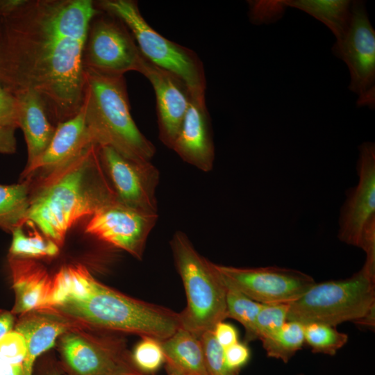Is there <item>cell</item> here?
<instances>
[{"mask_svg":"<svg viewBox=\"0 0 375 375\" xmlns=\"http://www.w3.org/2000/svg\"><path fill=\"white\" fill-rule=\"evenodd\" d=\"M92 0H21L0 15V85L14 97L36 92L54 126L83 104V51Z\"/></svg>","mask_w":375,"mask_h":375,"instance_id":"6da1fadb","label":"cell"},{"mask_svg":"<svg viewBox=\"0 0 375 375\" xmlns=\"http://www.w3.org/2000/svg\"><path fill=\"white\" fill-rule=\"evenodd\" d=\"M41 308L81 327L160 342L182 327L179 312L121 293L97 281L81 264L59 269L53 276L48 301Z\"/></svg>","mask_w":375,"mask_h":375,"instance_id":"7a4b0ae2","label":"cell"},{"mask_svg":"<svg viewBox=\"0 0 375 375\" xmlns=\"http://www.w3.org/2000/svg\"><path fill=\"white\" fill-rule=\"evenodd\" d=\"M28 181L31 192L26 223L36 225L60 248L74 223L116 199L95 144L58 169Z\"/></svg>","mask_w":375,"mask_h":375,"instance_id":"3957f363","label":"cell"},{"mask_svg":"<svg viewBox=\"0 0 375 375\" xmlns=\"http://www.w3.org/2000/svg\"><path fill=\"white\" fill-rule=\"evenodd\" d=\"M83 108L93 142L135 162L151 161L156 147L140 131L130 111L124 76L85 68Z\"/></svg>","mask_w":375,"mask_h":375,"instance_id":"277c9868","label":"cell"},{"mask_svg":"<svg viewBox=\"0 0 375 375\" xmlns=\"http://www.w3.org/2000/svg\"><path fill=\"white\" fill-rule=\"evenodd\" d=\"M170 247L186 295V306L179 312L182 327L200 338L227 318V288L215 264L196 250L184 232L174 233Z\"/></svg>","mask_w":375,"mask_h":375,"instance_id":"5b68a950","label":"cell"},{"mask_svg":"<svg viewBox=\"0 0 375 375\" xmlns=\"http://www.w3.org/2000/svg\"><path fill=\"white\" fill-rule=\"evenodd\" d=\"M288 306L287 321L303 325L354 322L375 307V268L365 263L347 278L315 283Z\"/></svg>","mask_w":375,"mask_h":375,"instance_id":"8992f818","label":"cell"},{"mask_svg":"<svg viewBox=\"0 0 375 375\" xmlns=\"http://www.w3.org/2000/svg\"><path fill=\"white\" fill-rule=\"evenodd\" d=\"M94 3L99 9L117 17L126 24L148 60L178 76L192 96H205V70L198 55L153 29L142 15L136 1L101 0Z\"/></svg>","mask_w":375,"mask_h":375,"instance_id":"52a82bcc","label":"cell"},{"mask_svg":"<svg viewBox=\"0 0 375 375\" xmlns=\"http://www.w3.org/2000/svg\"><path fill=\"white\" fill-rule=\"evenodd\" d=\"M56 345L62 375H144L115 333L78 326L60 335Z\"/></svg>","mask_w":375,"mask_h":375,"instance_id":"ba28073f","label":"cell"},{"mask_svg":"<svg viewBox=\"0 0 375 375\" xmlns=\"http://www.w3.org/2000/svg\"><path fill=\"white\" fill-rule=\"evenodd\" d=\"M145 58L126 24L99 9L92 19L84 47L83 65L110 76L140 72Z\"/></svg>","mask_w":375,"mask_h":375,"instance_id":"9c48e42d","label":"cell"},{"mask_svg":"<svg viewBox=\"0 0 375 375\" xmlns=\"http://www.w3.org/2000/svg\"><path fill=\"white\" fill-rule=\"evenodd\" d=\"M351 13L347 34L335 42L332 51L348 67L349 89L358 95L357 105L374 109L375 31L363 1H352Z\"/></svg>","mask_w":375,"mask_h":375,"instance_id":"30bf717a","label":"cell"},{"mask_svg":"<svg viewBox=\"0 0 375 375\" xmlns=\"http://www.w3.org/2000/svg\"><path fill=\"white\" fill-rule=\"evenodd\" d=\"M224 283L262 303H289L302 296L315 281L301 271L280 267H236L215 264Z\"/></svg>","mask_w":375,"mask_h":375,"instance_id":"8fae6325","label":"cell"},{"mask_svg":"<svg viewBox=\"0 0 375 375\" xmlns=\"http://www.w3.org/2000/svg\"><path fill=\"white\" fill-rule=\"evenodd\" d=\"M99 155L117 200L138 211L158 215L157 167L151 161L126 158L108 146H99Z\"/></svg>","mask_w":375,"mask_h":375,"instance_id":"7c38bea8","label":"cell"},{"mask_svg":"<svg viewBox=\"0 0 375 375\" xmlns=\"http://www.w3.org/2000/svg\"><path fill=\"white\" fill-rule=\"evenodd\" d=\"M90 217L85 226L86 233L141 260L158 215L138 211L116 199L101 206Z\"/></svg>","mask_w":375,"mask_h":375,"instance_id":"4fadbf2b","label":"cell"},{"mask_svg":"<svg viewBox=\"0 0 375 375\" xmlns=\"http://www.w3.org/2000/svg\"><path fill=\"white\" fill-rule=\"evenodd\" d=\"M358 150V181L347 192L340 211L338 232L340 241L357 247L364 226L375 216V144L365 142Z\"/></svg>","mask_w":375,"mask_h":375,"instance_id":"5bb4252c","label":"cell"},{"mask_svg":"<svg viewBox=\"0 0 375 375\" xmlns=\"http://www.w3.org/2000/svg\"><path fill=\"white\" fill-rule=\"evenodd\" d=\"M140 73L149 80L155 92L159 139L172 149L190 106L191 92L178 76L146 58Z\"/></svg>","mask_w":375,"mask_h":375,"instance_id":"9a60e30c","label":"cell"},{"mask_svg":"<svg viewBox=\"0 0 375 375\" xmlns=\"http://www.w3.org/2000/svg\"><path fill=\"white\" fill-rule=\"evenodd\" d=\"M93 144L82 106L75 116L57 124L49 144L37 158L26 165L20 181L32 180L58 169L78 157Z\"/></svg>","mask_w":375,"mask_h":375,"instance_id":"2e32d148","label":"cell"},{"mask_svg":"<svg viewBox=\"0 0 375 375\" xmlns=\"http://www.w3.org/2000/svg\"><path fill=\"white\" fill-rule=\"evenodd\" d=\"M172 149L185 162L208 172L215 160V145L205 96H192Z\"/></svg>","mask_w":375,"mask_h":375,"instance_id":"e0dca14e","label":"cell"},{"mask_svg":"<svg viewBox=\"0 0 375 375\" xmlns=\"http://www.w3.org/2000/svg\"><path fill=\"white\" fill-rule=\"evenodd\" d=\"M78 326H80L46 308H35L19 315L14 329L20 332L26 340L24 375H33L38 358L56 344L60 335Z\"/></svg>","mask_w":375,"mask_h":375,"instance_id":"ac0fdd59","label":"cell"},{"mask_svg":"<svg viewBox=\"0 0 375 375\" xmlns=\"http://www.w3.org/2000/svg\"><path fill=\"white\" fill-rule=\"evenodd\" d=\"M8 258L15 297L12 312L19 315L46 305L53 276L45 267L32 259Z\"/></svg>","mask_w":375,"mask_h":375,"instance_id":"d6986e66","label":"cell"},{"mask_svg":"<svg viewBox=\"0 0 375 375\" xmlns=\"http://www.w3.org/2000/svg\"><path fill=\"white\" fill-rule=\"evenodd\" d=\"M15 97L18 105V128L22 130L27 145L28 165L47 149L56 126L49 119L45 106L36 92L28 90Z\"/></svg>","mask_w":375,"mask_h":375,"instance_id":"ffe728a7","label":"cell"},{"mask_svg":"<svg viewBox=\"0 0 375 375\" xmlns=\"http://www.w3.org/2000/svg\"><path fill=\"white\" fill-rule=\"evenodd\" d=\"M160 343L168 374L209 375L200 338L193 333L181 327Z\"/></svg>","mask_w":375,"mask_h":375,"instance_id":"44dd1931","label":"cell"},{"mask_svg":"<svg viewBox=\"0 0 375 375\" xmlns=\"http://www.w3.org/2000/svg\"><path fill=\"white\" fill-rule=\"evenodd\" d=\"M285 5L299 9L326 25L335 37L342 40L351 21L352 1L349 0H284Z\"/></svg>","mask_w":375,"mask_h":375,"instance_id":"7402d4cb","label":"cell"},{"mask_svg":"<svg viewBox=\"0 0 375 375\" xmlns=\"http://www.w3.org/2000/svg\"><path fill=\"white\" fill-rule=\"evenodd\" d=\"M31 181L0 184V228L9 233L26 223L29 208Z\"/></svg>","mask_w":375,"mask_h":375,"instance_id":"603a6c76","label":"cell"},{"mask_svg":"<svg viewBox=\"0 0 375 375\" xmlns=\"http://www.w3.org/2000/svg\"><path fill=\"white\" fill-rule=\"evenodd\" d=\"M261 342L268 357L287 363L305 342L304 325L287 321L278 332Z\"/></svg>","mask_w":375,"mask_h":375,"instance_id":"cb8c5ba5","label":"cell"},{"mask_svg":"<svg viewBox=\"0 0 375 375\" xmlns=\"http://www.w3.org/2000/svg\"><path fill=\"white\" fill-rule=\"evenodd\" d=\"M226 285V284H225ZM226 316L239 322L245 330V341L258 340L256 319L262 304L226 285Z\"/></svg>","mask_w":375,"mask_h":375,"instance_id":"d4e9b609","label":"cell"},{"mask_svg":"<svg viewBox=\"0 0 375 375\" xmlns=\"http://www.w3.org/2000/svg\"><path fill=\"white\" fill-rule=\"evenodd\" d=\"M12 239L8 256L33 259L43 257H53L59 253L60 247L52 240L38 233L27 235L22 226L12 231Z\"/></svg>","mask_w":375,"mask_h":375,"instance_id":"484cf974","label":"cell"},{"mask_svg":"<svg viewBox=\"0 0 375 375\" xmlns=\"http://www.w3.org/2000/svg\"><path fill=\"white\" fill-rule=\"evenodd\" d=\"M304 339L313 353L334 356L347 343L348 335L335 326L311 323L304 325Z\"/></svg>","mask_w":375,"mask_h":375,"instance_id":"4316f807","label":"cell"},{"mask_svg":"<svg viewBox=\"0 0 375 375\" xmlns=\"http://www.w3.org/2000/svg\"><path fill=\"white\" fill-rule=\"evenodd\" d=\"M133 362L144 375L156 372L164 363L160 341L144 337L131 352Z\"/></svg>","mask_w":375,"mask_h":375,"instance_id":"83f0119b","label":"cell"},{"mask_svg":"<svg viewBox=\"0 0 375 375\" xmlns=\"http://www.w3.org/2000/svg\"><path fill=\"white\" fill-rule=\"evenodd\" d=\"M288 303L262 304L256 319L258 340H265L276 332L287 322Z\"/></svg>","mask_w":375,"mask_h":375,"instance_id":"f1b7e54d","label":"cell"},{"mask_svg":"<svg viewBox=\"0 0 375 375\" xmlns=\"http://www.w3.org/2000/svg\"><path fill=\"white\" fill-rule=\"evenodd\" d=\"M206 364L209 375H238L230 372L225 364L224 349L217 341L213 331L201 336Z\"/></svg>","mask_w":375,"mask_h":375,"instance_id":"f546056e","label":"cell"},{"mask_svg":"<svg viewBox=\"0 0 375 375\" xmlns=\"http://www.w3.org/2000/svg\"><path fill=\"white\" fill-rule=\"evenodd\" d=\"M26 354L24 335L16 330L0 339V359L11 364H23Z\"/></svg>","mask_w":375,"mask_h":375,"instance_id":"4dcf8cb0","label":"cell"},{"mask_svg":"<svg viewBox=\"0 0 375 375\" xmlns=\"http://www.w3.org/2000/svg\"><path fill=\"white\" fill-rule=\"evenodd\" d=\"M249 16L253 24L273 22L284 12L287 7L281 1H249Z\"/></svg>","mask_w":375,"mask_h":375,"instance_id":"1f68e13d","label":"cell"},{"mask_svg":"<svg viewBox=\"0 0 375 375\" xmlns=\"http://www.w3.org/2000/svg\"><path fill=\"white\" fill-rule=\"evenodd\" d=\"M0 126L18 128L17 99L0 85Z\"/></svg>","mask_w":375,"mask_h":375,"instance_id":"d6a6232c","label":"cell"},{"mask_svg":"<svg viewBox=\"0 0 375 375\" xmlns=\"http://www.w3.org/2000/svg\"><path fill=\"white\" fill-rule=\"evenodd\" d=\"M250 358V350L245 343L237 342L224 349V360L227 369L238 374Z\"/></svg>","mask_w":375,"mask_h":375,"instance_id":"836d02e7","label":"cell"},{"mask_svg":"<svg viewBox=\"0 0 375 375\" xmlns=\"http://www.w3.org/2000/svg\"><path fill=\"white\" fill-rule=\"evenodd\" d=\"M359 248L366 253L365 264L375 268V216L363 227Z\"/></svg>","mask_w":375,"mask_h":375,"instance_id":"e575fe53","label":"cell"},{"mask_svg":"<svg viewBox=\"0 0 375 375\" xmlns=\"http://www.w3.org/2000/svg\"><path fill=\"white\" fill-rule=\"evenodd\" d=\"M213 333L217 341L224 349L238 342V333L236 328L224 321L216 324Z\"/></svg>","mask_w":375,"mask_h":375,"instance_id":"d590c367","label":"cell"},{"mask_svg":"<svg viewBox=\"0 0 375 375\" xmlns=\"http://www.w3.org/2000/svg\"><path fill=\"white\" fill-rule=\"evenodd\" d=\"M33 375H62L58 360L49 354L39 358L34 367Z\"/></svg>","mask_w":375,"mask_h":375,"instance_id":"8d00e7d4","label":"cell"},{"mask_svg":"<svg viewBox=\"0 0 375 375\" xmlns=\"http://www.w3.org/2000/svg\"><path fill=\"white\" fill-rule=\"evenodd\" d=\"M15 130L16 128L11 126H0V153L12 154L16 152Z\"/></svg>","mask_w":375,"mask_h":375,"instance_id":"74e56055","label":"cell"},{"mask_svg":"<svg viewBox=\"0 0 375 375\" xmlns=\"http://www.w3.org/2000/svg\"><path fill=\"white\" fill-rule=\"evenodd\" d=\"M17 317L12 310H0V339L14 330Z\"/></svg>","mask_w":375,"mask_h":375,"instance_id":"f35d334b","label":"cell"},{"mask_svg":"<svg viewBox=\"0 0 375 375\" xmlns=\"http://www.w3.org/2000/svg\"><path fill=\"white\" fill-rule=\"evenodd\" d=\"M0 375H24L23 364H11L0 359Z\"/></svg>","mask_w":375,"mask_h":375,"instance_id":"ab89813d","label":"cell"},{"mask_svg":"<svg viewBox=\"0 0 375 375\" xmlns=\"http://www.w3.org/2000/svg\"><path fill=\"white\" fill-rule=\"evenodd\" d=\"M374 313H375V307L369 310V311L363 317L354 322V323L359 325L374 328L375 325Z\"/></svg>","mask_w":375,"mask_h":375,"instance_id":"60d3db41","label":"cell"},{"mask_svg":"<svg viewBox=\"0 0 375 375\" xmlns=\"http://www.w3.org/2000/svg\"><path fill=\"white\" fill-rule=\"evenodd\" d=\"M18 3L19 0H0V15L11 10Z\"/></svg>","mask_w":375,"mask_h":375,"instance_id":"b9f144b4","label":"cell"},{"mask_svg":"<svg viewBox=\"0 0 375 375\" xmlns=\"http://www.w3.org/2000/svg\"><path fill=\"white\" fill-rule=\"evenodd\" d=\"M297 375H305V374H297Z\"/></svg>","mask_w":375,"mask_h":375,"instance_id":"7bdbcfd3","label":"cell"},{"mask_svg":"<svg viewBox=\"0 0 375 375\" xmlns=\"http://www.w3.org/2000/svg\"><path fill=\"white\" fill-rule=\"evenodd\" d=\"M167 375H173V374H167Z\"/></svg>","mask_w":375,"mask_h":375,"instance_id":"ee69618b","label":"cell"}]
</instances>
